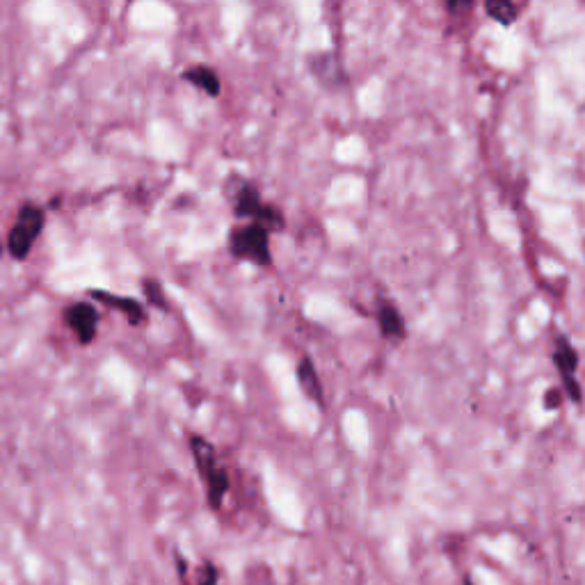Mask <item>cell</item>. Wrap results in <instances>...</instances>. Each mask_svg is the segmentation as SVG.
<instances>
[{"label": "cell", "instance_id": "7a4b0ae2", "mask_svg": "<svg viewBox=\"0 0 585 585\" xmlns=\"http://www.w3.org/2000/svg\"><path fill=\"white\" fill-rule=\"evenodd\" d=\"M229 252L238 261H247L252 266L268 268L272 263L270 231L259 222L236 224L229 231Z\"/></svg>", "mask_w": 585, "mask_h": 585}, {"label": "cell", "instance_id": "d6986e66", "mask_svg": "<svg viewBox=\"0 0 585 585\" xmlns=\"http://www.w3.org/2000/svg\"><path fill=\"white\" fill-rule=\"evenodd\" d=\"M464 585H476V583H474V581H471V579H469V576H464Z\"/></svg>", "mask_w": 585, "mask_h": 585}, {"label": "cell", "instance_id": "ba28073f", "mask_svg": "<svg viewBox=\"0 0 585 585\" xmlns=\"http://www.w3.org/2000/svg\"><path fill=\"white\" fill-rule=\"evenodd\" d=\"M375 320H378V330L387 341H403L407 334L405 318L400 309L391 300H380L378 311H375Z\"/></svg>", "mask_w": 585, "mask_h": 585}, {"label": "cell", "instance_id": "7c38bea8", "mask_svg": "<svg viewBox=\"0 0 585 585\" xmlns=\"http://www.w3.org/2000/svg\"><path fill=\"white\" fill-rule=\"evenodd\" d=\"M190 453H192V460H195L199 478H204L208 471L215 467V464H220L218 453H215V446L202 435L190 437Z\"/></svg>", "mask_w": 585, "mask_h": 585}, {"label": "cell", "instance_id": "e0dca14e", "mask_svg": "<svg viewBox=\"0 0 585 585\" xmlns=\"http://www.w3.org/2000/svg\"><path fill=\"white\" fill-rule=\"evenodd\" d=\"M446 7L453 16H462L474 7V0H446Z\"/></svg>", "mask_w": 585, "mask_h": 585}, {"label": "cell", "instance_id": "ffe728a7", "mask_svg": "<svg viewBox=\"0 0 585 585\" xmlns=\"http://www.w3.org/2000/svg\"><path fill=\"white\" fill-rule=\"evenodd\" d=\"M0 254H3V243H0Z\"/></svg>", "mask_w": 585, "mask_h": 585}, {"label": "cell", "instance_id": "ac0fdd59", "mask_svg": "<svg viewBox=\"0 0 585 585\" xmlns=\"http://www.w3.org/2000/svg\"><path fill=\"white\" fill-rule=\"evenodd\" d=\"M181 585H190V583L186 581V567H183V572H181Z\"/></svg>", "mask_w": 585, "mask_h": 585}, {"label": "cell", "instance_id": "9c48e42d", "mask_svg": "<svg viewBox=\"0 0 585 585\" xmlns=\"http://www.w3.org/2000/svg\"><path fill=\"white\" fill-rule=\"evenodd\" d=\"M181 78L190 83L195 90L204 92L211 99H218L222 94V80L218 76V71L206 67V64H195V67H188L186 71H181Z\"/></svg>", "mask_w": 585, "mask_h": 585}, {"label": "cell", "instance_id": "30bf717a", "mask_svg": "<svg viewBox=\"0 0 585 585\" xmlns=\"http://www.w3.org/2000/svg\"><path fill=\"white\" fill-rule=\"evenodd\" d=\"M202 480L206 483L208 506H211L213 510H220L224 499H227V494L231 490V480H229L227 469H224L222 464H215V467L208 471Z\"/></svg>", "mask_w": 585, "mask_h": 585}, {"label": "cell", "instance_id": "2e32d148", "mask_svg": "<svg viewBox=\"0 0 585 585\" xmlns=\"http://www.w3.org/2000/svg\"><path fill=\"white\" fill-rule=\"evenodd\" d=\"M563 400H565L563 389H547V396H544V407H547V410H558V407L563 405Z\"/></svg>", "mask_w": 585, "mask_h": 585}, {"label": "cell", "instance_id": "4fadbf2b", "mask_svg": "<svg viewBox=\"0 0 585 585\" xmlns=\"http://www.w3.org/2000/svg\"><path fill=\"white\" fill-rule=\"evenodd\" d=\"M485 12L492 21L499 23V26L508 28L517 21V5L512 0H485Z\"/></svg>", "mask_w": 585, "mask_h": 585}, {"label": "cell", "instance_id": "6da1fadb", "mask_svg": "<svg viewBox=\"0 0 585 585\" xmlns=\"http://www.w3.org/2000/svg\"><path fill=\"white\" fill-rule=\"evenodd\" d=\"M227 197H229L231 208H234V215L238 220L259 222L270 231V234L272 231L284 229L286 220H284L282 211H279L277 206H270V204L263 202L259 188H256L252 181H247L238 174L229 176Z\"/></svg>", "mask_w": 585, "mask_h": 585}, {"label": "cell", "instance_id": "5b68a950", "mask_svg": "<svg viewBox=\"0 0 585 585\" xmlns=\"http://www.w3.org/2000/svg\"><path fill=\"white\" fill-rule=\"evenodd\" d=\"M67 325L74 330L80 343L94 341L96 332H99V311L90 302H76L67 309Z\"/></svg>", "mask_w": 585, "mask_h": 585}, {"label": "cell", "instance_id": "9a60e30c", "mask_svg": "<svg viewBox=\"0 0 585 585\" xmlns=\"http://www.w3.org/2000/svg\"><path fill=\"white\" fill-rule=\"evenodd\" d=\"M144 288V295H147V302L154 304L158 309H165V293H163V286H160L156 279H144L142 282Z\"/></svg>", "mask_w": 585, "mask_h": 585}, {"label": "cell", "instance_id": "277c9868", "mask_svg": "<svg viewBox=\"0 0 585 585\" xmlns=\"http://www.w3.org/2000/svg\"><path fill=\"white\" fill-rule=\"evenodd\" d=\"M551 357H554L556 371L560 373V378H563L565 398L572 400L574 405H581V398H583L581 396V382H579V378H576V373H579V366H581L579 350L574 348V343L567 339V336H558Z\"/></svg>", "mask_w": 585, "mask_h": 585}, {"label": "cell", "instance_id": "3957f363", "mask_svg": "<svg viewBox=\"0 0 585 585\" xmlns=\"http://www.w3.org/2000/svg\"><path fill=\"white\" fill-rule=\"evenodd\" d=\"M44 229V211L35 204H23L19 211V218L10 231V238H7V250L14 256V259H26L30 254L32 245L39 238Z\"/></svg>", "mask_w": 585, "mask_h": 585}, {"label": "cell", "instance_id": "8992f818", "mask_svg": "<svg viewBox=\"0 0 585 585\" xmlns=\"http://www.w3.org/2000/svg\"><path fill=\"white\" fill-rule=\"evenodd\" d=\"M311 76L325 87H343L346 85V71L341 60L334 53H318L307 60Z\"/></svg>", "mask_w": 585, "mask_h": 585}, {"label": "cell", "instance_id": "8fae6325", "mask_svg": "<svg viewBox=\"0 0 585 585\" xmlns=\"http://www.w3.org/2000/svg\"><path fill=\"white\" fill-rule=\"evenodd\" d=\"M92 298L101 300L103 304H108V307H112V309H117L119 314H124L133 325H140L144 316H147V311H144L142 304L133 298H122V295H112L106 291H94Z\"/></svg>", "mask_w": 585, "mask_h": 585}, {"label": "cell", "instance_id": "52a82bcc", "mask_svg": "<svg viewBox=\"0 0 585 585\" xmlns=\"http://www.w3.org/2000/svg\"><path fill=\"white\" fill-rule=\"evenodd\" d=\"M295 378H298V387L304 394V398L311 400V403H316L318 407H325L323 382H320V375H318L314 359L304 355L298 362V368H295Z\"/></svg>", "mask_w": 585, "mask_h": 585}, {"label": "cell", "instance_id": "5bb4252c", "mask_svg": "<svg viewBox=\"0 0 585 585\" xmlns=\"http://www.w3.org/2000/svg\"><path fill=\"white\" fill-rule=\"evenodd\" d=\"M218 583H220L218 567H215V563H211V560H204V563L197 567L195 585H218Z\"/></svg>", "mask_w": 585, "mask_h": 585}]
</instances>
